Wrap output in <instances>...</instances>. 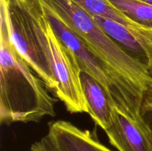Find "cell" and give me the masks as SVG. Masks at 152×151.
Returning a JSON list of instances; mask_svg holds the SVG:
<instances>
[{
    "label": "cell",
    "mask_w": 152,
    "mask_h": 151,
    "mask_svg": "<svg viewBox=\"0 0 152 151\" xmlns=\"http://www.w3.org/2000/svg\"><path fill=\"white\" fill-rule=\"evenodd\" d=\"M50 6L105 64L137 116L152 100L151 69L129 56L72 0H41Z\"/></svg>",
    "instance_id": "obj_1"
},
{
    "label": "cell",
    "mask_w": 152,
    "mask_h": 151,
    "mask_svg": "<svg viewBox=\"0 0 152 151\" xmlns=\"http://www.w3.org/2000/svg\"><path fill=\"white\" fill-rule=\"evenodd\" d=\"M54 104L42 80L13 47L1 4L0 121L37 122L56 115Z\"/></svg>",
    "instance_id": "obj_2"
},
{
    "label": "cell",
    "mask_w": 152,
    "mask_h": 151,
    "mask_svg": "<svg viewBox=\"0 0 152 151\" xmlns=\"http://www.w3.org/2000/svg\"><path fill=\"white\" fill-rule=\"evenodd\" d=\"M5 10L10 41L19 54L53 93L57 84L43 28L40 0H1Z\"/></svg>",
    "instance_id": "obj_3"
},
{
    "label": "cell",
    "mask_w": 152,
    "mask_h": 151,
    "mask_svg": "<svg viewBox=\"0 0 152 151\" xmlns=\"http://www.w3.org/2000/svg\"><path fill=\"white\" fill-rule=\"evenodd\" d=\"M45 16L53 31L63 44L74 53L82 71L96 78L105 89L113 105L133 120L142 118L136 115L109 70L87 44L77 35L63 19L50 7L40 0Z\"/></svg>",
    "instance_id": "obj_4"
},
{
    "label": "cell",
    "mask_w": 152,
    "mask_h": 151,
    "mask_svg": "<svg viewBox=\"0 0 152 151\" xmlns=\"http://www.w3.org/2000/svg\"><path fill=\"white\" fill-rule=\"evenodd\" d=\"M42 22L50 50L52 71L57 84L54 94L71 113H88L80 80L82 70L77 58L55 33L44 13Z\"/></svg>",
    "instance_id": "obj_5"
},
{
    "label": "cell",
    "mask_w": 152,
    "mask_h": 151,
    "mask_svg": "<svg viewBox=\"0 0 152 151\" xmlns=\"http://www.w3.org/2000/svg\"><path fill=\"white\" fill-rule=\"evenodd\" d=\"M119 151H152V131L143 118L133 120L114 106L111 124L104 130Z\"/></svg>",
    "instance_id": "obj_6"
},
{
    "label": "cell",
    "mask_w": 152,
    "mask_h": 151,
    "mask_svg": "<svg viewBox=\"0 0 152 151\" xmlns=\"http://www.w3.org/2000/svg\"><path fill=\"white\" fill-rule=\"evenodd\" d=\"M47 136L58 151H112L94 133L64 120L50 123Z\"/></svg>",
    "instance_id": "obj_7"
},
{
    "label": "cell",
    "mask_w": 152,
    "mask_h": 151,
    "mask_svg": "<svg viewBox=\"0 0 152 151\" xmlns=\"http://www.w3.org/2000/svg\"><path fill=\"white\" fill-rule=\"evenodd\" d=\"M80 80L88 114L96 124L105 130L112 121L114 105L105 89L92 76L81 71Z\"/></svg>",
    "instance_id": "obj_8"
},
{
    "label": "cell",
    "mask_w": 152,
    "mask_h": 151,
    "mask_svg": "<svg viewBox=\"0 0 152 151\" xmlns=\"http://www.w3.org/2000/svg\"><path fill=\"white\" fill-rule=\"evenodd\" d=\"M92 17L98 26L126 53L151 69V60L146 50L129 28L104 16Z\"/></svg>",
    "instance_id": "obj_9"
},
{
    "label": "cell",
    "mask_w": 152,
    "mask_h": 151,
    "mask_svg": "<svg viewBox=\"0 0 152 151\" xmlns=\"http://www.w3.org/2000/svg\"><path fill=\"white\" fill-rule=\"evenodd\" d=\"M132 22L152 29V5L140 0H108Z\"/></svg>",
    "instance_id": "obj_10"
},
{
    "label": "cell",
    "mask_w": 152,
    "mask_h": 151,
    "mask_svg": "<svg viewBox=\"0 0 152 151\" xmlns=\"http://www.w3.org/2000/svg\"><path fill=\"white\" fill-rule=\"evenodd\" d=\"M91 16H100L116 21L129 28L139 25L126 17L108 0H72Z\"/></svg>",
    "instance_id": "obj_11"
},
{
    "label": "cell",
    "mask_w": 152,
    "mask_h": 151,
    "mask_svg": "<svg viewBox=\"0 0 152 151\" xmlns=\"http://www.w3.org/2000/svg\"><path fill=\"white\" fill-rule=\"evenodd\" d=\"M137 36V38L140 41L142 45L146 50L150 60H151V68L152 66V29L143 28L138 25L133 28H129Z\"/></svg>",
    "instance_id": "obj_12"
},
{
    "label": "cell",
    "mask_w": 152,
    "mask_h": 151,
    "mask_svg": "<svg viewBox=\"0 0 152 151\" xmlns=\"http://www.w3.org/2000/svg\"><path fill=\"white\" fill-rule=\"evenodd\" d=\"M29 151H58L46 135L31 145Z\"/></svg>",
    "instance_id": "obj_13"
},
{
    "label": "cell",
    "mask_w": 152,
    "mask_h": 151,
    "mask_svg": "<svg viewBox=\"0 0 152 151\" xmlns=\"http://www.w3.org/2000/svg\"><path fill=\"white\" fill-rule=\"evenodd\" d=\"M142 116L152 131V101L146 102L143 105Z\"/></svg>",
    "instance_id": "obj_14"
},
{
    "label": "cell",
    "mask_w": 152,
    "mask_h": 151,
    "mask_svg": "<svg viewBox=\"0 0 152 151\" xmlns=\"http://www.w3.org/2000/svg\"><path fill=\"white\" fill-rule=\"evenodd\" d=\"M141 1H143V2L147 3V4H149L152 5V0H140Z\"/></svg>",
    "instance_id": "obj_15"
},
{
    "label": "cell",
    "mask_w": 152,
    "mask_h": 151,
    "mask_svg": "<svg viewBox=\"0 0 152 151\" xmlns=\"http://www.w3.org/2000/svg\"><path fill=\"white\" fill-rule=\"evenodd\" d=\"M151 73H152V66H151Z\"/></svg>",
    "instance_id": "obj_16"
}]
</instances>
